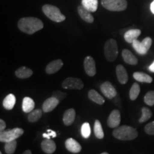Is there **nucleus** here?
Returning a JSON list of instances; mask_svg holds the SVG:
<instances>
[{"label":"nucleus","mask_w":154,"mask_h":154,"mask_svg":"<svg viewBox=\"0 0 154 154\" xmlns=\"http://www.w3.org/2000/svg\"><path fill=\"white\" fill-rule=\"evenodd\" d=\"M44 27L43 22L39 19L29 17L20 19L18 22V28L24 33L33 34Z\"/></svg>","instance_id":"f257e3e1"},{"label":"nucleus","mask_w":154,"mask_h":154,"mask_svg":"<svg viewBox=\"0 0 154 154\" xmlns=\"http://www.w3.org/2000/svg\"><path fill=\"white\" fill-rule=\"evenodd\" d=\"M138 133L134 127L130 126H118L113 131V136L121 140H131L138 137Z\"/></svg>","instance_id":"f03ea898"},{"label":"nucleus","mask_w":154,"mask_h":154,"mask_svg":"<svg viewBox=\"0 0 154 154\" xmlns=\"http://www.w3.org/2000/svg\"><path fill=\"white\" fill-rule=\"evenodd\" d=\"M42 11L44 14L53 22H61L66 19V17L61 14L60 9L56 6L45 5L42 7Z\"/></svg>","instance_id":"7ed1b4c3"},{"label":"nucleus","mask_w":154,"mask_h":154,"mask_svg":"<svg viewBox=\"0 0 154 154\" xmlns=\"http://www.w3.org/2000/svg\"><path fill=\"white\" fill-rule=\"evenodd\" d=\"M118 45L116 40L113 38L107 40L104 44V55L109 61L113 62L118 56Z\"/></svg>","instance_id":"20e7f679"},{"label":"nucleus","mask_w":154,"mask_h":154,"mask_svg":"<svg viewBox=\"0 0 154 154\" xmlns=\"http://www.w3.org/2000/svg\"><path fill=\"white\" fill-rule=\"evenodd\" d=\"M101 5L107 10L111 11H121L127 8L126 0H101Z\"/></svg>","instance_id":"39448f33"},{"label":"nucleus","mask_w":154,"mask_h":154,"mask_svg":"<svg viewBox=\"0 0 154 154\" xmlns=\"http://www.w3.org/2000/svg\"><path fill=\"white\" fill-rule=\"evenodd\" d=\"M24 134V130L20 128H14L13 129H8L0 133V141L3 143L16 140Z\"/></svg>","instance_id":"423d86ee"},{"label":"nucleus","mask_w":154,"mask_h":154,"mask_svg":"<svg viewBox=\"0 0 154 154\" xmlns=\"http://www.w3.org/2000/svg\"><path fill=\"white\" fill-rule=\"evenodd\" d=\"M152 45V38L151 37H146L143 41L139 42L136 39L133 42L132 46L138 54L140 55H145L147 54L150 48Z\"/></svg>","instance_id":"0eeeda50"},{"label":"nucleus","mask_w":154,"mask_h":154,"mask_svg":"<svg viewBox=\"0 0 154 154\" xmlns=\"http://www.w3.org/2000/svg\"><path fill=\"white\" fill-rule=\"evenodd\" d=\"M62 87L66 89L80 90L84 87V83L80 79L74 77H69L62 82Z\"/></svg>","instance_id":"6e6552de"},{"label":"nucleus","mask_w":154,"mask_h":154,"mask_svg":"<svg viewBox=\"0 0 154 154\" xmlns=\"http://www.w3.org/2000/svg\"><path fill=\"white\" fill-rule=\"evenodd\" d=\"M101 91L107 99H111L117 95V91L109 82H105L100 86Z\"/></svg>","instance_id":"1a4fd4ad"},{"label":"nucleus","mask_w":154,"mask_h":154,"mask_svg":"<svg viewBox=\"0 0 154 154\" xmlns=\"http://www.w3.org/2000/svg\"><path fill=\"white\" fill-rule=\"evenodd\" d=\"M84 69L86 74L89 76H94L96 74V62L93 59V57L88 56L85 58L84 61Z\"/></svg>","instance_id":"9d476101"},{"label":"nucleus","mask_w":154,"mask_h":154,"mask_svg":"<svg viewBox=\"0 0 154 154\" xmlns=\"http://www.w3.org/2000/svg\"><path fill=\"white\" fill-rule=\"evenodd\" d=\"M121 123V113L117 109L111 111L107 119V124L110 128H116L119 126Z\"/></svg>","instance_id":"9b49d317"},{"label":"nucleus","mask_w":154,"mask_h":154,"mask_svg":"<svg viewBox=\"0 0 154 154\" xmlns=\"http://www.w3.org/2000/svg\"><path fill=\"white\" fill-rule=\"evenodd\" d=\"M59 102L60 101L57 98L51 96V97L44 101L43 104H42V110L45 113L51 112V111H53L57 106Z\"/></svg>","instance_id":"f8f14e48"},{"label":"nucleus","mask_w":154,"mask_h":154,"mask_svg":"<svg viewBox=\"0 0 154 154\" xmlns=\"http://www.w3.org/2000/svg\"><path fill=\"white\" fill-rule=\"evenodd\" d=\"M63 63L61 59L52 61L47 64L46 67V72L48 74H53L54 73L59 72L63 66Z\"/></svg>","instance_id":"ddd939ff"},{"label":"nucleus","mask_w":154,"mask_h":154,"mask_svg":"<svg viewBox=\"0 0 154 154\" xmlns=\"http://www.w3.org/2000/svg\"><path fill=\"white\" fill-rule=\"evenodd\" d=\"M65 146L69 151L74 153H78L82 151V146L80 145L79 142H77L76 140H74L72 138H69L66 140Z\"/></svg>","instance_id":"4468645a"},{"label":"nucleus","mask_w":154,"mask_h":154,"mask_svg":"<svg viewBox=\"0 0 154 154\" xmlns=\"http://www.w3.org/2000/svg\"><path fill=\"white\" fill-rule=\"evenodd\" d=\"M41 147L42 151L47 154L53 153L57 149L55 142L51 139H49V138H46V139L43 140V141L41 143Z\"/></svg>","instance_id":"2eb2a0df"},{"label":"nucleus","mask_w":154,"mask_h":154,"mask_svg":"<svg viewBox=\"0 0 154 154\" xmlns=\"http://www.w3.org/2000/svg\"><path fill=\"white\" fill-rule=\"evenodd\" d=\"M116 72L119 83L121 84H126L128 80V76L125 67L123 65H118L116 68Z\"/></svg>","instance_id":"dca6fc26"},{"label":"nucleus","mask_w":154,"mask_h":154,"mask_svg":"<svg viewBox=\"0 0 154 154\" xmlns=\"http://www.w3.org/2000/svg\"><path fill=\"white\" fill-rule=\"evenodd\" d=\"M76 111L74 109H69L65 111L63 116V122L65 126H71L75 120Z\"/></svg>","instance_id":"f3484780"},{"label":"nucleus","mask_w":154,"mask_h":154,"mask_svg":"<svg viewBox=\"0 0 154 154\" xmlns=\"http://www.w3.org/2000/svg\"><path fill=\"white\" fill-rule=\"evenodd\" d=\"M77 11H78L79 14L81 18H82L83 20L85 21L87 23H93L94 21V17L92 16L91 14V11L87 10L86 8H84L83 6H79L78 9H77Z\"/></svg>","instance_id":"a211bd4d"},{"label":"nucleus","mask_w":154,"mask_h":154,"mask_svg":"<svg viewBox=\"0 0 154 154\" xmlns=\"http://www.w3.org/2000/svg\"><path fill=\"white\" fill-rule=\"evenodd\" d=\"M141 34V31L138 29H130L127 31L126 33L124 34V39L125 41L128 43H133L134 40L137 39V38Z\"/></svg>","instance_id":"6ab92c4d"},{"label":"nucleus","mask_w":154,"mask_h":154,"mask_svg":"<svg viewBox=\"0 0 154 154\" xmlns=\"http://www.w3.org/2000/svg\"><path fill=\"white\" fill-rule=\"evenodd\" d=\"M122 57L125 62L130 65H136L138 63V59L128 49H124L122 51Z\"/></svg>","instance_id":"aec40b11"},{"label":"nucleus","mask_w":154,"mask_h":154,"mask_svg":"<svg viewBox=\"0 0 154 154\" xmlns=\"http://www.w3.org/2000/svg\"><path fill=\"white\" fill-rule=\"evenodd\" d=\"M88 99L91 101H94V103H97L99 105H103L105 102V99H103V97L101 95L98 93L96 90L91 89L88 93Z\"/></svg>","instance_id":"412c9836"},{"label":"nucleus","mask_w":154,"mask_h":154,"mask_svg":"<svg viewBox=\"0 0 154 154\" xmlns=\"http://www.w3.org/2000/svg\"><path fill=\"white\" fill-rule=\"evenodd\" d=\"M33 74V71L26 66H22L19 68L15 72V75L17 78L19 79H27Z\"/></svg>","instance_id":"4be33fe9"},{"label":"nucleus","mask_w":154,"mask_h":154,"mask_svg":"<svg viewBox=\"0 0 154 154\" xmlns=\"http://www.w3.org/2000/svg\"><path fill=\"white\" fill-rule=\"evenodd\" d=\"M133 77L134 79H136L137 82L142 83H147V84H151L153 82V79L149 74H146L143 72H135L133 74Z\"/></svg>","instance_id":"5701e85b"},{"label":"nucleus","mask_w":154,"mask_h":154,"mask_svg":"<svg viewBox=\"0 0 154 154\" xmlns=\"http://www.w3.org/2000/svg\"><path fill=\"white\" fill-rule=\"evenodd\" d=\"M15 103H16V97L12 94H9L6 96L2 102L4 108L7 110H11L14 108Z\"/></svg>","instance_id":"b1692460"},{"label":"nucleus","mask_w":154,"mask_h":154,"mask_svg":"<svg viewBox=\"0 0 154 154\" xmlns=\"http://www.w3.org/2000/svg\"><path fill=\"white\" fill-rule=\"evenodd\" d=\"M35 103L34 100L29 97H24L22 101V110L25 113H30L34 110Z\"/></svg>","instance_id":"393cba45"},{"label":"nucleus","mask_w":154,"mask_h":154,"mask_svg":"<svg viewBox=\"0 0 154 154\" xmlns=\"http://www.w3.org/2000/svg\"><path fill=\"white\" fill-rule=\"evenodd\" d=\"M82 5L91 12H95L97 10L99 2L98 0H82Z\"/></svg>","instance_id":"a878e982"},{"label":"nucleus","mask_w":154,"mask_h":154,"mask_svg":"<svg viewBox=\"0 0 154 154\" xmlns=\"http://www.w3.org/2000/svg\"><path fill=\"white\" fill-rule=\"evenodd\" d=\"M94 134H95L96 137L99 139H102L104 137V133H103V128H102V126L101 122L99 120H96L95 123H94Z\"/></svg>","instance_id":"bb28decb"},{"label":"nucleus","mask_w":154,"mask_h":154,"mask_svg":"<svg viewBox=\"0 0 154 154\" xmlns=\"http://www.w3.org/2000/svg\"><path fill=\"white\" fill-rule=\"evenodd\" d=\"M42 113H43V111H42V109H35V110L31 111L29 114L28 116V121L32 123L36 122V121H38L40 119H41Z\"/></svg>","instance_id":"cd10ccee"},{"label":"nucleus","mask_w":154,"mask_h":154,"mask_svg":"<svg viewBox=\"0 0 154 154\" xmlns=\"http://www.w3.org/2000/svg\"><path fill=\"white\" fill-rule=\"evenodd\" d=\"M140 91V86L138 85V83H134L133 84L131 88L129 91V97L130 99L132 101H135L138 98Z\"/></svg>","instance_id":"c85d7f7f"},{"label":"nucleus","mask_w":154,"mask_h":154,"mask_svg":"<svg viewBox=\"0 0 154 154\" xmlns=\"http://www.w3.org/2000/svg\"><path fill=\"white\" fill-rule=\"evenodd\" d=\"M17 143L16 140H11L5 143V151L7 154H13L15 152V150L17 149Z\"/></svg>","instance_id":"c756f323"},{"label":"nucleus","mask_w":154,"mask_h":154,"mask_svg":"<svg viewBox=\"0 0 154 154\" xmlns=\"http://www.w3.org/2000/svg\"><path fill=\"white\" fill-rule=\"evenodd\" d=\"M141 111L142 116L139 119V120H138L139 123H143L151 119V117L152 116V112L149 109H148L146 107H143L141 109Z\"/></svg>","instance_id":"7c9ffc66"},{"label":"nucleus","mask_w":154,"mask_h":154,"mask_svg":"<svg viewBox=\"0 0 154 154\" xmlns=\"http://www.w3.org/2000/svg\"><path fill=\"white\" fill-rule=\"evenodd\" d=\"M81 132H82V136L84 138H88L91 135V127L88 123L86 122L83 124L81 128Z\"/></svg>","instance_id":"2f4dec72"},{"label":"nucleus","mask_w":154,"mask_h":154,"mask_svg":"<svg viewBox=\"0 0 154 154\" xmlns=\"http://www.w3.org/2000/svg\"><path fill=\"white\" fill-rule=\"evenodd\" d=\"M144 102L146 104L153 106L154 105V91H150L144 96Z\"/></svg>","instance_id":"473e14b6"},{"label":"nucleus","mask_w":154,"mask_h":154,"mask_svg":"<svg viewBox=\"0 0 154 154\" xmlns=\"http://www.w3.org/2000/svg\"><path fill=\"white\" fill-rule=\"evenodd\" d=\"M144 131L147 134L154 136V121L146 125L144 128Z\"/></svg>","instance_id":"72a5a7b5"},{"label":"nucleus","mask_w":154,"mask_h":154,"mask_svg":"<svg viewBox=\"0 0 154 154\" xmlns=\"http://www.w3.org/2000/svg\"><path fill=\"white\" fill-rule=\"evenodd\" d=\"M51 96L57 98V99L59 100V101H62V100L64 99L65 97H66V94L64 93V92H62L60 91H57L53 92L52 96Z\"/></svg>","instance_id":"f704fd0d"},{"label":"nucleus","mask_w":154,"mask_h":154,"mask_svg":"<svg viewBox=\"0 0 154 154\" xmlns=\"http://www.w3.org/2000/svg\"><path fill=\"white\" fill-rule=\"evenodd\" d=\"M56 136H57V133L55 131H54L52 130H47V134H43V137L45 138H49L50 139L51 137H53V138H55Z\"/></svg>","instance_id":"c9c22d12"},{"label":"nucleus","mask_w":154,"mask_h":154,"mask_svg":"<svg viewBox=\"0 0 154 154\" xmlns=\"http://www.w3.org/2000/svg\"><path fill=\"white\" fill-rule=\"evenodd\" d=\"M6 128V123L5 121L1 119L0 120V132H3Z\"/></svg>","instance_id":"e433bc0d"},{"label":"nucleus","mask_w":154,"mask_h":154,"mask_svg":"<svg viewBox=\"0 0 154 154\" xmlns=\"http://www.w3.org/2000/svg\"><path fill=\"white\" fill-rule=\"evenodd\" d=\"M149 69L150 72H151L154 73V61H153V62L150 65V66H149Z\"/></svg>","instance_id":"4c0bfd02"},{"label":"nucleus","mask_w":154,"mask_h":154,"mask_svg":"<svg viewBox=\"0 0 154 154\" xmlns=\"http://www.w3.org/2000/svg\"><path fill=\"white\" fill-rule=\"evenodd\" d=\"M150 8H151V12L153 13V14H154V0L151 2V7H150Z\"/></svg>","instance_id":"58836bf2"},{"label":"nucleus","mask_w":154,"mask_h":154,"mask_svg":"<svg viewBox=\"0 0 154 154\" xmlns=\"http://www.w3.org/2000/svg\"><path fill=\"white\" fill-rule=\"evenodd\" d=\"M22 154H32V151H31L30 150H26V151H25Z\"/></svg>","instance_id":"ea45409f"},{"label":"nucleus","mask_w":154,"mask_h":154,"mask_svg":"<svg viewBox=\"0 0 154 154\" xmlns=\"http://www.w3.org/2000/svg\"><path fill=\"white\" fill-rule=\"evenodd\" d=\"M101 154H109V153H106V152H104V153H102Z\"/></svg>","instance_id":"a19ab883"},{"label":"nucleus","mask_w":154,"mask_h":154,"mask_svg":"<svg viewBox=\"0 0 154 154\" xmlns=\"http://www.w3.org/2000/svg\"><path fill=\"white\" fill-rule=\"evenodd\" d=\"M0 154H2V152H0Z\"/></svg>","instance_id":"79ce46f5"}]
</instances>
